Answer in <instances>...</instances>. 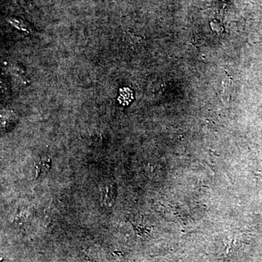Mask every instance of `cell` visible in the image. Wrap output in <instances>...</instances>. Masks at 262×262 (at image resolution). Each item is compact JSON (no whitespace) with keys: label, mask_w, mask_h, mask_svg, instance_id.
I'll use <instances>...</instances> for the list:
<instances>
[{"label":"cell","mask_w":262,"mask_h":262,"mask_svg":"<svg viewBox=\"0 0 262 262\" xmlns=\"http://www.w3.org/2000/svg\"><path fill=\"white\" fill-rule=\"evenodd\" d=\"M101 202L104 206H113L116 196V188L115 184H106L101 189Z\"/></svg>","instance_id":"cell-1"},{"label":"cell","mask_w":262,"mask_h":262,"mask_svg":"<svg viewBox=\"0 0 262 262\" xmlns=\"http://www.w3.org/2000/svg\"><path fill=\"white\" fill-rule=\"evenodd\" d=\"M51 167V160H41L36 164L35 169L37 172V177H39L41 174L47 173L49 171Z\"/></svg>","instance_id":"cell-2"},{"label":"cell","mask_w":262,"mask_h":262,"mask_svg":"<svg viewBox=\"0 0 262 262\" xmlns=\"http://www.w3.org/2000/svg\"><path fill=\"white\" fill-rule=\"evenodd\" d=\"M120 91H121V94H120V98H119V100H120L123 105L128 104L133 98L132 92L128 89H123V91L121 89Z\"/></svg>","instance_id":"cell-3"}]
</instances>
